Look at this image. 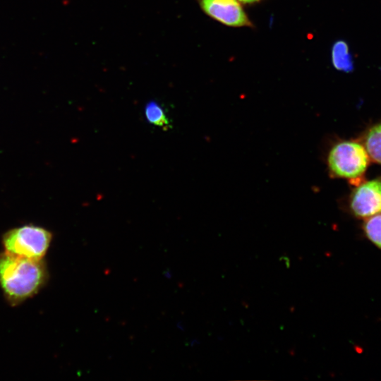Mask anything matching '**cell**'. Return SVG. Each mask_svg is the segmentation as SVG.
Listing matches in <instances>:
<instances>
[{
	"instance_id": "3",
	"label": "cell",
	"mask_w": 381,
	"mask_h": 381,
	"mask_svg": "<svg viewBox=\"0 0 381 381\" xmlns=\"http://www.w3.org/2000/svg\"><path fill=\"white\" fill-rule=\"evenodd\" d=\"M327 161L329 171L333 176L356 180L368 168L369 155L361 144L346 140L331 147Z\"/></svg>"
},
{
	"instance_id": "5",
	"label": "cell",
	"mask_w": 381,
	"mask_h": 381,
	"mask_svg": "<svg viewBox=\"0 0 381 381\" xmlns=\"http://www.w3.org/2000/svg\"><path fill=\"white\" fill-rule=\"evenodd\" d=\"M350 208L361 218L381 213V179L366 181L357 187L351 197Z\"/></svg>"
},
{
	"instance_id": "6",
	"label": "cell",
	"mask_w": 381,
	"mask_h": 381,
	"mask_svg": "<svg viewBox=\"0 0 381 381\" xmlns=\"http://www.w3.org/2000/svg\"><path fill=\"white\" fill-rule=\"evenodd\" d=\"M333 66L338 71L350 72L353 69V63L347 43L338 40L334 43L331 50Z\"/></svg>"
},
{
	"instance_id": "4",
	"label": "cell",
	"mask_w": 381,
	"mask_h": 381,
	"mask_svg": "<svg viewBox=\"0 0 381 381\" xmlns=\"http://www.w3.org/2000/svg\"><path fill=\"white\" fill-rule=\"evenodd\" d=\"M212 18L231 27H251L252 23L238 0H198Z\"/></svg>"
},
{
	"instance_id": "9",
	"label": "cell",
	"mask_w": 381,
	"mask_h": 381,
	"mask_svg": "<svg viewBox=\"0 0 381 381\" xmlns=\"http://www.w3.org/2000/svg\"><path fill=\"white\" fill-rule=\"evenodd\" d=\"M363 230L367 238L381 250V213L367 218Z\"/></svg>"
},
{
	"instance_id": "10",
	"label": "cell",
	"mask_w": 381,
	"mask_h": 381,
	"mask_svg": "<svg viewBox=\"0 0 381 381\" xmlns=\"http://www.w3.org/2000/svg\"><path fill=\"white\" fill-rule=\"evenodd\" d=\"M238 1L243 4H252V3L260 1V0H238Z\"/></svg>"
},
{
	"instance_id": "1",
	"label": "cell",
	"mask_w": 381,
	"mask_h": 381,
	"mask_svg": "<svg viewBox=\"0 0 381 381\" xmlns=\"http://www.w3.org/2000/svg\"><path fill=\"white\" fill-rule=\"evenodd\" d=\"M49 274L43 260L0 253V288L7 302L17 306L37 294Z\"/></svg>"
},
{
	"instance_id": "7",
	"label": "cell",
	"mask_w": 381,
	"mask_h": 381,
	"mask_svg": "<svg viewBox=\"0 0 381 381\" xmlns=\"http://www.w3.org/2000/svg\"><path fill=\"white\" fill-rule=\"evenodd\" d=\"M145 116L147 121L153 126L164 131L171 128V122L165 113L164 108L155 100L147 102L145 107Z\"/></svg>"
},
{
	"instance_id": "2",
	"label": "cell",
	"mask_w": 381,
	"mask_h": 381,
	"mask_svg": "<svg viewBox=\"0 0 381 381\" xmlns=\"http://www.w3.org/2000/svg\"><path fill=\"white\" fill-rule=\"evenodd\" d=\"M52 240V233L40 226L26 224L6 231L2 236L4 251L20 257L43 260Z\"/></svg>"
},
{
	"instance_id": "8",
	"label": "cell",
	"mask_w": 381,
	"mask_h": 381,
	"mask_svg": "<svg viewBox=\"0 0 381 381\" xmlns=\"http://www.w3.org/2000/svg\"><path fill=\"white\" fill-rule=\"evenodd\" d=\"M365 145L368 155L381 164V123L368 131L365 138Z\"/></svg>"
}]
</instances>
